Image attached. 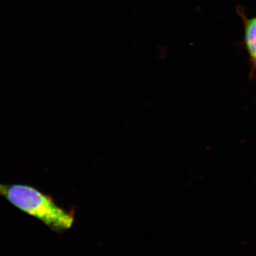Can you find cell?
I'll use <instances>...</instances> for the list:
<instances>
[{"label":"cell","instance_id":"cell-1","mask_svg":"<svg viewBox=\"0 0 256 256\" xmlns=\"http://www.w3.org/2000/svg\"><path fill=\"white\" fill-rule=\"evenodd\" d=\"M3 196L18 210L56 230L70 228L74 215L58 206L52 197L25 184L8 185Z\"/></svg>","mask_w":256,"mask_h":256},{"label":"cell","instance_id":"cell-2","mask_svg":"<svg viewBox=\"0 0 256 256\" xmlns=\"http://www.w3.org/2000/svg\"><path fill=\"white\" fill-rule=\"evenodd\" d=\"M245 41L248 50L256 63V16L246 24Z\"/></svg>","mask_w":256,"mask_h":256},{"label":"cell","instance_id":"cell-3","mask_svg":"<svg viewBox=\"0 0 256 256\" xmlns=\"http://www.w3.org/2000/svg\"><path fill=\"white\" fill-rule=\"evenodd\" d=\"M6 186H8V185L2 184H0V194L2 195L3 196L5 190H6Z\"/></svg>","mask_w":256,"mask_h":256}]
</instances>
